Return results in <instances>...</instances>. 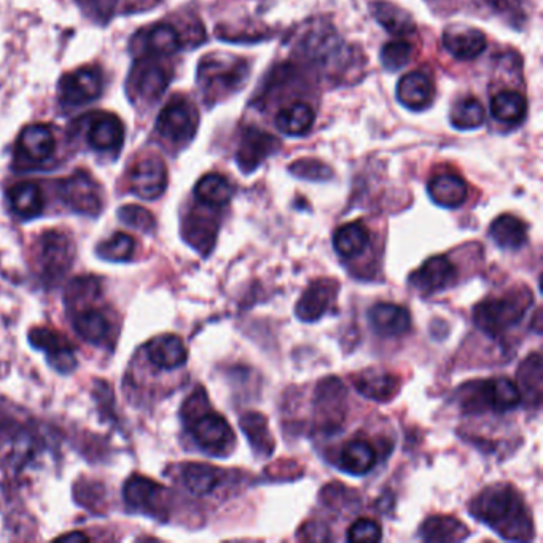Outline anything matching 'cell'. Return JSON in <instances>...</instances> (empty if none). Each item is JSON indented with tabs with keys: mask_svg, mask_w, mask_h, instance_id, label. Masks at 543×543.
<instances>
[{
	"mask_svg": "<svg viewBox=\"0 0 543 543\" xmlns=\"http://www.w3.org/2000/svg\"><path fill=\"white\" fill-rule=\"evenodd\" d=\"M472 514L507 540L532 539V523L520 494L508 484H496L480 492Z\"/></svg>",
	"mask_w": 543,
	"mask_h": 543,
	"instance_id": "1",
	"label": "cell"
},
{
	"mask_svg": "<svg viewBox=\"0 0 543 543\" xmlns=\"http://www.w3.org/2000/svg\"><path fill=\"white\" fill-rule=\"evenodd\" d=\"M183 421L204 453L228 456L234 450L236 437L225 417L211 411L209 401L201 389L183 405Z\"/></svg>",
	"mask_w": 543,
	"mask_h": 543,
	"instance_id": "2",
	"label": "cell"
},
{
	"mask_svg": "<svg viewBox=\"0 0 543 543\" xmlns=\"http://www.w3.org/2000/svg\"><path fill=\"white\" fill-rule=\"evenodd\" d=\"M532 303V294L526 288L514 290L502 298L480 303L475 308V324L490 336H498L521 322Z\"/></svg>",
	"mask_w": 543,
	"mask_h": 543,
	"instance_id": "3",
	"label": "cell"
},
{
	"mask_svg": "<svg viewBox=\"0 0 543 543\" xmlns=\"http://www.w3.org/2000/svg\"><path fill=\"white\" fill-rule=\"evenodd\" d=\"M520 401V387L507 377L474 383L462 391V407L468 413H482L488 409L506 413L518 407Z\"/></svg>",
	"mask_w": 543,
	"mask_h": 543,
	"instance_id": "4",
	"label": "cell"
},
{
	"mask_svg": "<svg viewBox=\"0 0 543 543\" xmlns=\"http://www.w3.org/2000/svg\"><path fill=\"white\" fill-rule=\"evenodd\" d=\"M247 74L249 68L246 61L212 54L201 61L198 80L203 86L204 93L219 98L220 94L228 91L239 90L246 82Z\"/></svg>",
	"mask_w": 543,
	"mask_h": 543,
	"instance_id": "5",
	"label": "cell"
},
{
	"mask_svg": "<svg viewBox=\"0 0 543 543\" xmlns=\"http://www.w3.org/2000/svg\"><path fill=\"white\" fill-rule=\"evenodd\" d=\"M198 121L197 109L191 102L187 99L174 98L161 110L157 120V131L167 142L185 145L197 134Z\"/></svg>",
	"mask_w": 543,
	"mask_h": 543,
	"instance_id": "6",
	"label": "cell"
},
{
	"mask_svg": "<svg viewBox=\"0 0 543 543\" xmlns=\"http://www.w3.org/2000/svg\"><path fill=\"white\" fill-rule=\"evenodd\" d=\"M76 255L70 238L61 231H46L38 242L40 272L46 280H58L69 272Z\"/></svg>",
	"mask_w": 543,
	"mask_h": 543,
	"instance_id": "7",
	"label": "cell"
},
{
	"mask_svg": "<svg viewBox=\"0 0 543 543\" xmlns=\"http://www.w3.org/2000/svg\"><path fill=\"white\" fill-rule=\"evenodd\" d=\"M61 198L72 211L85 215H98L102 209V195L96 181L85 171H77L61 182Z\"/></svg>",
	"mask_w": 543,
	"mask_h": 543,
	"instance_id": "8",
	"label": "cell"
},
{
	"mask_svg": "<svg viewBox=\"0 0 543 543\" xmlns=\"http://www.w3.org/2000/svg\"><path fill=\"white\" fill-rule=\"evenodd\" d=\"M102 85V72L98 68L77 69L61 78V104L64 107L85 106L101 96Z\"/></svg>",
	"mask_w": 543,
	"mask_h": 543,
	"instance_id": "9",
	"label": "cell"
},
{
	"mask_svg": "<svg viewBox=\"0 0 543 543\" xmlns=\"http://www.w3.org/2000/svg\"><path fill=\"white\" fill-rule=\"evenodd\" d=\"M54 134L44 123H34L21 131L16 143V158L23 166L36 167L53 157Z\"/></svg>",
	"mask_w": 543,
	"mask_h": 543,
	"instance_id": "10",
	"label": "cell"
},
{
	"mask_svg": "<svg viewBox=\"0 0 543 543\" xmlns=\"http://www.w3.org/2000/svg\"><path fill=\"white\" fill-rule=\"evenodd\" d=\"M169 82L171 76L163 64L157 62L155 58L142 56V61H139L131 72L129 86L134 98L142 101L143 104H150L161 98Z\"/></svg>",
	"mask_w": 543,
	"mask_h": 543,
	"instance_id": "11",
	"label": "cell"
},
{
	"mask_svg": "<svg viewBox=\"0 0 543 543\" xmlns=\"http://www.w3.org/2000/svg\"><path fill=\"white\" fill-rule=\"evenodd\" d=\"M167 187L166 165L163 159L149 155L137 159L129 173V189L136 197L151 201L165 193Z\"/></svg>",
	"mask_w": 543,
	"mask_h": 543,
	"instance_id": "12",
	"label": "cell"
},
{
	"mask_svg": "<svg viewBox=\"0 0 543 543\" xmlns=\"http://www.w3.org/2000/svg\"><path fill=\"white\" fill-rule=\"evenodd\" d=\"M123 498L131 508L151 516L166 514V490L145 476H131L123 488Z\"/></svg>",
	"mask_w": 543,
	"mask_h": 543,
	"instance_id": "13",
	"label": "cell"
},
{
	"mask_svg": "<svg viewBox=\"0 0 543 543\" xmlns=\"http://www.w3.org/2000/svg\"><path fill=\"white\" fill-rule=\"evenodd\" d=\"M29 340L32 346L45 353L56 370L69 373L76 369L74 347L70 346V343L64 336H61L60 333L40 327L29 333Z\"/></svg>",
	"mask_w": 543,
	"mask_h": 543,
	"instance_id": "14",
	"label": "cell"
},
{
	"mask_svg": "<svg viewBox=\"0 0 543 543\" xmlns=\"http://www.w3.org/2000/svg\"><path fill=\"white\" fill-rule=\"evenodd\" d=\"M338 294V282L333 280H317L311 284L296 303L295 312L303 322H314L330 310Z\"/></svg>",
	"mask_w": 543,
	"mask_h": 543,
	"instance_id": "15",
	"label": "cell"
},
{
	"mask_svg": "<svg viewBox=\"0 0 543 543\" xmlns=\"http://www.w3.org/2000/svg\"><path fill=\"white\" fill-rule=\"evenodd\" d=\"M88 126V143L96 151L117 153L125 142V125L114 114L90 115Z\"/></svg>",
	"mask_w": 543,
	"mask_h": 543,
	"instance_id": "16",
	"label": "cell"
},
{
	"mask_svg": "<svg viewBox=\"0 0 543 543\" xmlns=\"http://www.w3.org/2000/svg\"><path fill=\"white\" fill-rule=\"evenodd\" d=\"M280 149L276 137L257 128H249L242 136L241 147L238 150V165L244 173L255 171L264 159Z\"/></svg>",
	"mask_w": 543,
	"mask_h": 543,
	"instance_id": "17",
	"label": "cell"
},
{
	"mask_svg": "<svg viewBox=\"0 0 543 543\" xmlns=\"http://www.w3.org/2000/svg\"><path fill=\"white\" fill-rule=\"evenodd\" d=\"M134 44L141 45V53L149 58H163L177 53L183 45L181 32L166 23L155 24L150 29L143 30Z\"/></svg>",
	"mask_w": 543,
	"mask_h": 543,
	"instance_id": "18",
	"label": "cell"
},
{
	"mask_svg": "<svg viewBox=\"0 0 543 543\" xmlns=\"http://www.w3.org/2000/svg\"><path fill=\"white\" fill-rule=\"evenodd\" d=\"M456 280V268L450 258L443 255L432 257L411 276V284L424 294H435L445 290Z\"/></svg>",
	"mask_w": 543,
	"mask_h": 543,
	"instance_id": "19",
	"label": "cell"
},
{
	"mask_svg": "<svg viewBox=\"0 0 543 543\" xmlns=\"http://www.w3.org/2000/svg\"><path fill=\"white\" fill-rule=\"evenodd\" d=\"M353 383L359 393L375 401H393L401 389V379L383 369L361 371L353 377Z\"/></svg>",
	"mask_w": 543,
	"mask_h": 543,
	"instance_id": "20",
	"label": "cell"
},
{
	"mask_svg": "<svg viewBox=\"0 0 543 543\" xmlns=\"http://www.w3.org/2000/svg\"><path fill=\"white\" fill-rule=\"evenodd\" d=\"M145 354L151 365L159 370L179 369L189 359L187 347L175 335H161L145 346Z\"/></svg>",
	"mask_w": 543,
	"mask_h": 543,
	"instance_id": "21",
	"label": "cell"
},
{
	"mask_svg": "<svg viewBox=\"0 0 543 543\" xmlns=\"http://www.w3.org/2000/svg\"><path fill=\"white\" fill-rule=\"evenodd\" d=\"M373 330L381 336H401L411 327L408 310L393 303H377L369 312Z\"/></svg>",
	"mask_w": 543,
	"mask_h": 543,
	"instance_id": "22",
	"label": "cell"
},
{
	"mask_svg": "<svg viewBox=\"0 0 543 543\" xmlns=\"http://www.w3.org/2000/svg\"><path fill=\"white\" fill-rule=\"evenodd\" d=\"M443 45L458 60H474L483 53L486 37L482 30L474 28H454L446 30Z\"/></svg>",
	"mask_w": 543,
	"mask_h": 543,
	"instance_id": "23",
	"label": "cell"
},
{
	"mask_svg": "<svg viewBox=\"0 0 543 543\" xmlns=\"http://www.w3.org/2000/svg\"><path fill=\"white\" fill-rule=\"evenodd\" d=\"M78 308V312L74 314V327L78 336L93 344H104L107 340H110L112 324L106 314L98 308Z\"/></svg>",
	"mask_w": 543,
	"mask_h": 543,
	"instance_id": "24",
	"label": "cell"
},
{
	"mask_svg": "<svg viewBox=\"0 0 543 543\" xmlns=\"http://www.w3.org/2000/svg\"><path fill=\"white\" fill-rule=\"evenodd\" d=\"M397 98L411 110H423L434 98V85L423 72H409L397 85Z\"/></svg>",
	"mask_w": 543,
	"mask_h": 543,
	"instance_id": "25",
	"label": "cell"
},
{
	"mask_svg": "<svg viewBox=\"0 0 543 543\" xmlns=\"http://www.w3.org/2000/svg\"><path fill=\"white\" fill-rule=\"evenodd\" d=\"M219 225L212 215L203 211H193L185 220L183 236L198 252L207 254L214 247Z\"/></svg>",
	"mask_w": 543,
	"mask_h": 543,
	"instance_id": "26",
	"label": "cell"
},
{
	"mask_svg": "<svg viewBox=\"0 0 543 543\" xmlns=\"http://www.w3.org/2000/svg\"><path fill=\"white\" fill-rule=\"evenodd\" d=\"M429 195L438 206L454 209L466 203L467 185L454 174H442L430 181Z\"/></svg>",
	"mask_w": 543,
	"mask_h": 543,
	"instance_id": "27",
	"label": "cell"
},
{
	"mask_svg": "<svg viewBox=\"0 0 543 543\" xmlns=\"http://www.w3.org/2000/svg\"><path fill=\"white\" fill-rule=\"evenodd\" d=\"M8 201L16 215L34 219L44 211L42 190L34 182H20L8 191Z\"/></svg>",
	"mask_w": 543,
	"mask_h": 543,
	"instance_id": "28",
	"label": "cell"
},
{
	"mask_svg": "<svg viewBox=\"0 0 543 543\" xmlns=\"http://www.w3.org/2000/svg\"><path fill=\"white\" fill-rule=\"evenodd\" d=\"M375 448L363 440H354L343 446L340 454V466L351 475H365L377 464Z\"/></svg>",
	"mask_w": 543,
	"mask_h": 543,
	"instance_id": "29",
	"label": "cell"
},
{
	"mask_svg": "<svg viewBox=\"0 0 543 543\" xmlns=\"http://www.w3.org/2000/svg\"><path fill=\"white\" fill-rule=\"evenodd\" d=\"M490 238L498 247L506 250H518L528 241V228L524 222L515 215H500L490 225Z\"/></svg>",
	"mask_w": 543,
	"mask_h": 543,
	"instance_id": "30",
	"label": "cell"
},
{
	"mask_svg": "<svg viewBox=\"0 0 543 543\" xmlns=\"http://www.w3.org/2000/svg\"><path fill=\"white\" fill-rule=\"evenodd\" d=\"M421 536L427 542H460L468 536V528L451 516H432L421 528Z\"/></svg>",
	"mask_w": 543,
	"mask_h": 543,
	"instance_id": "31",
	"label": "cell"
},
{
	"mask_svg": "<svg viewBox=\"0 0 543 543\" xmlns=\"http://www.w3.org/2000/svg\"><path fill=\"white\" fill-rule=\"evenodd\" d=\"M182 482L185 488L197 496H206L214 490H217L222 482V472L219 468L212 467L207 464H187L182 468Z\"/></svg>",
	"mask_w": 543,
	"mask_h": 543,
	"instance_id": "32",
	"label": "cell"
},
{
	"mask_svg": "<svg viewBox=\"0 0 543 543\" xmlns=\"http://www.w3.org/2000/svg\"><path fill=\"white\" fill-rule=\"evenodd\" d=\"M346 393L338 379H325L317 389V409L327 419V424L340 423L343 413L341 407L344 405Z\"/></svg>",
	"mask_w": 543,
	"mask_h": 543,
	"instance_id": "33",
	"label": "cell"
},
{
	"mask_svg": "<svg viewBox=\"0 0 543 543\" xmlns=\"http://www.w3.org/2000/svg\"><path fill=\"white\" fill-rule=\"evenodd\" d=\"M490 112L502 123L516 125L528 112V102L518 91H500L490 99Z\"/></svg>",
	"mask_w": 543,
	"mask_h": 543,
	"instance_id": "34",
	"label": "cell"
},
{
	"mask_svg": "<svg viewBox=\"0 0 543 543\" xmlns=\"http://www.w3.org/2000/svg\"><path fill=\"white\" fill-rule=\"evenodd\" d=\"M370 242L369 230L361 223H347L335 233L333 246L343 258L359 257Z\"/></svg>",
	"mask_w": 543,
	"mask_h": 543,
	"instance_id": "35",
	"label": "cell"
},
{
	"mask_svg": "<svg viewBox=\"0 0 543 543\" xmlns=\"http://www.w3.org/2000/svg\"><path fill=\"white\" fill-rule=\"evenodd\" d=\"M195 195L198 201L207 207H222L233 197V189L223 175L207 174L198 182Z\"/></svg>",
	"mask_w": 543,
	"mask_h": 543,
	"instance_id": "36",
	"label": "cell"
},
{
	"mask_svg": "<svg viewBox=\"0 0 543 543\" xmlns=\"http://www.w3.org/2000/svg\"><path fill=\"white\" fill-rule=\"evenodd\" d=\"M241 429L246 437L249 438L252 450L260 456H270L274 451V440H272L268 421L260 413H246L241 417Z\"/></svg>",
	"mask_w": 543,
	"mask_h": 543,
	"instance_id": "37",
	"label": "cell"
},
{
	"mask_svg": "<svg viewBox=\"0 0 543 543\" xmlns=\"http://www.w3.org/2000/svg\"><path fill=\"white\" fill-rule=\"evenodd\" d=\"M314 112L310 106L296 102L290 107L282 109L276 117V126L288 136H302L310 131L314 123Z\"/></svg>",
	"mask_w": 543,
	"mask_h": 543,
	"instance_id": "38",
	"label": "cell"
},
{
	"mask_svg": "<svg viewBox=\"0 0 543 543\" xmlns=\"http://www.w3.org/2000/svg\"><path fill=\"white\" fill-rule=\"evenodd\" d=\"M373 15L377 18V23L393 36H407L415 30V23L411 16L393 4L377 2L373 5Z\"/></svg>",
	"mask_w": 543,
	"mask_h": 543,
	"instance_id": "39",
	"label": "cell"
},
{
	"mask_svg": "<svg viewBox=\"0 0 543 543\" xmlns=\"http://www.w3.org/2000/svg\"><path fill=\"white\" fill-rule=\"evenodd\" d=\"M518 381H520L521 389L524 391L529 401L539 405L542 401L543 389L542 357H540V354L531 355L523 362L520 371H518Z\"/></svg>",
	"mask_w": 543,
	"mask_h": 543,
	"instance_id": "40",
	"label": "cell"
},
{
	"mask_svg": "<svg viewBox=\"0 0 543 543\" xmlns=\"http://www.w3.org/2000/svg\"><path fill=\"white\" fill-rule=\"evenodd\" d=\"M484 110L482 102L475 98H466L454 107L451 123L454 128L475 129L483 125Z\"/></svg>",
	"mask_w": 543,
	"mask_h": 543,
	"instance_id": "41",
	"label": "cell"
},
{
	"mask_svg": "<svg viewBox=\"0 0 543 543\" xmlns=\"http://www.w3.org/2000/svg\"><path fill=\"white\" fill-rule=\"evenodd\" d=\"M136 242L126 233H117L112 239L99 244V257L109 262H128L134 254Z\"/></svg>",
	"mask_w": 543,
	"mask_h": 543,
	"instance_id": "42",
	"label": "cell"
},
{
	"mask_svg": "<svg viewBox=\"0 0 543 543\" xmlns=\"http://www.w3.org/2000/svg\"><path fill=\"white\" fill-rule=\"evenodd\" d=\"M411 52H413V48L408 42H403V40L389 42L381 50V62L387 70L395 72L403 66H407L408 61L411 58Z\"/></svg>",
	"mask_w": 543,
	"mask_h": 543,
	"instance_id": "43",
	"label": "cell"
},
{
	"mask_svg": "<svg viewBox=\"0 0 543 543\" xmlns=\"http://www.w3.org/2000/svg\"><path fill=\"white\" fill-rule=\"evenodd\" d=\"M118 217L128 227L136 228V230H141V231H145V233H149V231L155 228L153 215L147 209L137 206V204L123 206L120 211H118Z\"/></svg>",
	"mask_w": 543,
	"mask_h": 543,
	"instance_id": "44",
	"label": "cell"
},
{
	"mask_svg": "<svg viewBox=\"0 0 543 543\" xmlns=\"http://www.w3.org/2000/svg\"><path fill=\"white\" fill-rule=\"evenodd\" d=\"M290 173L308 181H327L328 177H332V171L328 166H325L324 163L317 159H298L290 166Z\"/></svg>",
	"mask_w": 543,
	"mask_h": 543,
	"instance_id": "45",
	"label": "cell"
},
{
	"mask_svg": "<svg viewBox=\"0 0 543 543\" xmlns=\"http://www.w3.org/2000/svg\"><path fill=\"white\" fill-rule=\"evenodd\" d=\"M381 537V526L373 520H357L347 531L349 542H377Z\"/></svg>",
	"mask_w": 543,
	"mask_h": 543,
	"instance_id": "46",
	"label": "cell"
},
{
	"mask_svg": "<svg viewBox=\"0 0 543 543\" xmlns=\"http://www.w3.org/2000/svg\"><path fill=\"white\" fill-rule=\"evenodd\" d=\"M120 0H80L85 13L98 23H107L117 12Z\"/></svg>",
	"mask_w": 543,
	"mask_h": 543,
	"instance_id": "47",
	"label": "cell"
},
{
	"mask_svg": "<svg viewBox=\"0 0 543 543\" xmlns=\"http://www.w3.org/2000/svg\"><path fill=\"white\" fill-rule=\"evenodd\" d=\"M486 2L496 10H506L508 7V0H486Z\"/></svg>",
	"mask_w": 543,
	"mask_h": 543,
	"instance_id": "48",
	"label": "cell"
},
{
	"mask_svg": "<svg viewBox=\"0 0 543 543\" xmlns=\"http://www.w3.org/2000/svg\"><path fill=\"white\" fill-rule=\"evenodd\" d=\"M61 540H88V537L84 536V534H72V536H64L61 537Z\"/></svg>",
	"mask_w": 543,
	"mask_h": 543,
	"instance_id": "49",
	"label": "cell"
}]
</instances>
